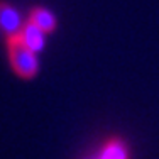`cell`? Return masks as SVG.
<instances>
[{
	"mask_svg": "<svg viewBox=\"0 0 159 159\" xmlns=\"http://www.w3.org/2000/svg\"><path fill=\"white\" fill-rule=\"evenodd\" d=\"M19 37H20V41L25 46L31 48L32 51H36L37 54L43 52L44 48H46L48 34L44 32L43 29L37 27L36 24H32L31 20H27V19H25V24H24V27H22V31L19 32Z\"/></svg>",
	"mask_w": 159,
	"mask_h": 159,
	"instance_id": "3957f363",
	"label": "cell"
},
{
	"mask_svg": "<svg viewBox=\"0 0 159 159\" xmlns=\"http://www.w3.org/2000/svg\"><path fill=\"white\" fill-rule=\"evenodd\" d=\"M27 20H31L32 24H36L37 27L43 29L46 34H52L56 31V27H58L56 16L43 5H34L27 14Z\"/></svg>",
	"mask_w": 159,
	"mask_h": 159,
	"instance_id": "277c9868",
	"label": "cell"
},
{
	"mask_svg": "<svg viewBox=\"0 0 159 159\" xmlns=\"http://www.w3.org/2000/svg\"><path fill=\"white\" fill-rule=\"evenodd\" d=\"M92 159H129L127 149L120 141H110L98 149V152Z\"/></svg>",
	"mask_w": 159,
	"mask_h": 159,
	"instance_id": "5b68a950",
	"label": "cell"
},
{
	"mask_svg": "<svg viewBox=\"0 0 159 159\" xmlns=\"http://www.w3.org/2000/svg\"><path fill=\"white\" fill-rule=\"evenodd\" d=\"M25 24V19L19 12L16 5H12L7 0H0V34L3 39L19 36Z\"/></svg>",
	"mask_w": 159,
	"mask_h": 159,
	"instance_id": "7a4b0ae2",
	"label": "cell"
},
{
	"mask_svg": "<svg viewBox=\"0 0 159 159\" xmlns=\"http://www.w3.org/2000/svg\"><path fill=\"white\" fill-rule=\"evenodd\" d=\"M5 51L9 68L17 78L29 81L39 75V54L25 46L19 36L5 39Z\"/></svg>",
	"mask_w": 159,
	"mask_h": 159,
	"instance_id": "6da1fadb",
	"label": "cell"
}]
</instances>
